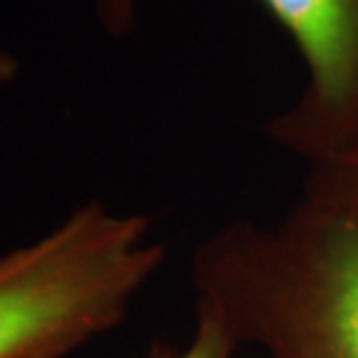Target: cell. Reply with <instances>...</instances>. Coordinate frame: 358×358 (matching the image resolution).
Instances as JSON below:
<instances>
[{
	"instance_id": "6da1fadb",
	"label": "cell",
	"mask_w": 358,
	"mask_h": 358,
	"mask_svg": "<svg viewBox=\"0 0 358 358\" xmlns=\"http://www.w3.org/2000/svg\"><path fill=\"white\" fill-rule=\"evenodd\" d=\"M196 310L266 358H358V210L312 196L231 222L194 257Z\"/></svg>"
},
{
	"instance_id": "7a4b0ae2",
	"label": "cell",
	"mask_w": 358,
	"mask_h": 358,
	"mask_svg": "<svg viewBox=\"0 0 358 358\" xmlns=\"http://www.w3.org/2000/svg\"><path fill=\"white\" fill-rule=\"evenodd\" d=\"M148 220L100 201L0 257V358H65L116 329L162 266Z\"/></svg>"
},
{
	"instance_id": "3957f363",
	"label": "cell",
	"mask_w": 358,
	"mask_h": 358,
	"mask_svg": "<svg viewBox=\"0 0 358 358\" xmlns=\"http://www.w3.org/2000/svg\"><path fill=\"white\" fill-rule=\"evenodd\" d=\"M292 37L308 70L301 97L268 123L271 139L310 162L358 134V0H262ZM139 0H95L106 33L136 26Z\"/></svg>"
},
{
	"instance_id": "277c9868",
	"label": "cell",
	"mask_w": 358,
	"mask_h": 358,
	"mask_svg": "<svg viewBox=\"0 0 358 358\" xmlns=\"http://www.w3.org/2000/svg\"><path fill=\"white\" fill-rule=\"evenodd\" d=\"M310 164L306 196L358 210V134Z\"/></svg>"
},
{
	"instance_id": "5b68a950",
	"label": "cell",
	"mask_w": 358,
	"mask_h": 358,
	"mask_svg": "<svg viewBox=\"0 0 358 358\" xmlns=\"http://www.w3.org/2000/svg\"><path fill=\"white\" fill-rule=\"evenodd\" d=\"M238 345L234 342L229 331L224 329L217 317L210 312L196 310V331L194 340L182 354L173 358H234Z\"/></svg>"
},
{
	"instance_id": "8992f818",
	"label": "cell",
	"mask_w": 358,
	"mask_h": 358,
	"mask_svg": "<svg viewBox=\"0 0 358 358\" xmlns=\"http://www.w3.org/2000/svg\"><path fill=\"white\" fill-rule=\"evenodd\" d=\"M19 70H21L19 58L10 51L0 49V90H3L5 86H10V83L17 79Z\"/></svg>"
}]
</instances>
